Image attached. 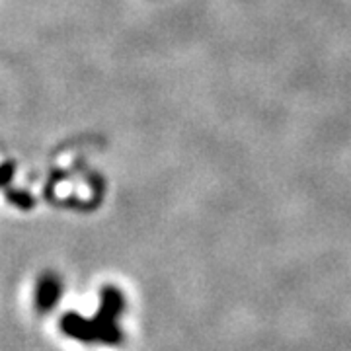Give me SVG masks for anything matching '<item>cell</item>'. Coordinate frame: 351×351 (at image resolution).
Segmentation results:
<instances>
[{
    "instance_id": "obj_1",
    "label": "cell",
    "mask_w": 351,
    "mask_h": 351,
    "mask_svg": "<svg viewBox=\"0 0 351 351\" xmlns=\"http://www.w3.org/2000/svg\"><path fill=\"white\" fill-rule=\"evenodd\" d=\"M57 295H59V283H57V279L53 276H47L41 281V285H39V308H49L51 304L55 302V299H57Z\"/></svg>"
},
{
    "instance_id": "obj_2",
    "label": "cell",
    "mask_w": 351,
    "mask_h": 351,
    "mask_svg": "<svg viewBox=\"0 0 351 351\" xmlns=\"http://www.w3.org/2000/svg\"><path fill=\"white\" fill-rule=\"evenodd\" d=\"M12 174H14V164L12 162H6L0 166V188H2V186H4V184L10 180V178H12Z\"/></svg>"
}]
</instances>
